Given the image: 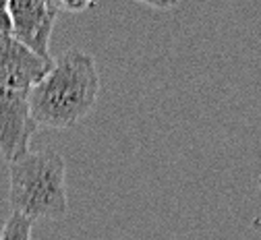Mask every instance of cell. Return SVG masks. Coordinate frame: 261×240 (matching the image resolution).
<instances>
[{
  "mask_svg": "<svg viewBox=\"0 0 261 240\" xmlns=\"http://www.w3.org/2000/svg\"><path fill=\"white\" fill-rule=\"evenodd\" d=\"M147 7H151V9H155V11H168V9H172L174 7V3H158V5H151V3H145Z\"/></svg>",
  "mask_w": 261,
  "mask_h": 240,
  "instance_id": "9",
  "label": "cell"
},
{
  "mask_svg": "<svg viewBox=\"0 0 261 240\" xmlns=\"http://www.w3.org/2000/svg\"><path fill=\"white\" fill-rule=\"evenodd\" d=\"M36 130L27 91L0 87V153L9 164L29 151V141Z\"/></svg>",
  "mask_w": 261,
  "mask_h": 240,
  "instance_id": "4",
  "label": "cell"
},
{
  "mask_svg": "<svg viewBox=\"0 0 261 240\" xmlns=\"http://www.w3.org/2000/svg\"><path fill=\"white\" fill-rule=\"evenodd\" d=\"M52 66V58H42L19 44L11 33H0V87L29 91Z\"/></svg>",
  "mask_w": 261,
  "mask_h": 240,
  "instance_id": "5",
  "label": "cell"
},
{
  "mask_svg": "<svg viewBox=\"0 0 261 240\" xmlns=\"http://www.w3.org/2000/svg\"><path fill=\"white\" fill-rule=\"evenodd\" d=\"M0 33H11V17H9L7 0H0Z\"/></svg>",
  "mask_w": 261,
  "mask_h": 240,
  "instance_id": "7",
  "label": "cell"
},
{
  "mask_svg": "<svg viewBox=\"0 0 261 240\" xmlns=\"http://www.w3.org/2000/svg\"><path fill=\"white\" fill-rule=\"evenodd\" d=\"M31 230L34 222L19 214H11L0 230V240H31Z\"/></svg>",
  "mask_w": 261,
  "mask_h": 240,
  "instance_id": "6",
  "label": "cell"
},
{
  "mask_svg": "<svg viewBox=\"0 0 261 240\" xmlns=\"http://www.w3.org/2000/svg\"><path fill=\"white\" fill-rule=\"evenodd\" d=\"M9 207L31 222L67 216V166L56 149L27 151L9 164Z\"/></svg>",
  "mask_w": 261,
  "mask_h": 240,
  "instance_id": "2",
  "label": "cell"
},
{
  "mask_svg": "<svg viewBox=\"0 0 261 240\" xmlns=\"http://www.w3.org/2000/svg\"><path fill=\"white\" fill-rule=\"evenodd\" d=\"M97 95L100 75L95 58L71 48L52 60L50 71L27 91V101L38 128H69L89 116Z\"/></svg>",
  "mask_w": 261,
  "mask_h": 240,
  "instance_id": "1",
  "label": "cell"
},
{
  "mask_svg": "<svg viewBox=\"0 0 261 240\" xmlns=\"http://www.w3.org/2000/svg\"><path fill=\"white\" fill-rule=\"evenodd\" d=\"M11 36L34 54L50 60V38L58 17L52 0H9Z\"/></svg>",
  "mask_w": 261,
  "mask_h": 240,
  "instance_id": "3",
  "label": "cell"
},
{
  "mask_svg": "<svg viewBox=\"0 0 261 240\" xmlns=\"http://www.w3.org/2000/svg\"><path fill=\"white\" fill-rule=\"evenodd\" d=\"M58 13L60 11H67V13H79V11H85L91 7V3H54Z\"/></svg>",
  "mask_w": 261,
  "mask_h": 240,
  "instance_id": "8",
  "label": "cell"
}]
</instances>
